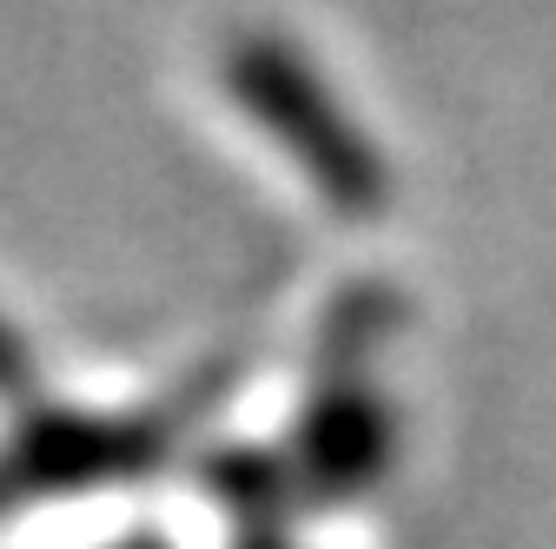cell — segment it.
<instances>
[{"instance_id": "2", "label": "cell", "mask_w": 556, "mask_h": 549, "mask_svg": "<svg viewBox=\"0 0 556 549\" xmlns=\"http://www.w3.org/2000/svg\"><path fill=\"white\" fill-rule=\"evenodd\" d=\"M166 437H173L166 418H80V410H60V418H27L0 470H8L14 497L60 490V484H113V476L153 463Z\"/></svg>"}, {"instance_id": "3", "label": "cell", "mask_w": 556, "mask_h": 549, "mask_svg": "<svg viewBox=\"0 0 556 549\" xmlns=\"http://www.w3.org/2000/svg\"><path fill=\"white\" fill-rule=\"evenodd\" d=\"M391 457V410L371 391H338L312 410L305 424V484L318 497H352Z\"/></svg>"}, {"instance_id": "4", "label": "cell", "mask_w": 556, "mask_h": 549, "mask_svg": "<svg viewBox=\"0 0 556 549\" xmlns=\"http://www.w3.org/2000/svg\"><path fill=\"white\" fill-rule=\"evenodd\" d=\"M34 397V371H27V352L21 337L0 324V404H27Z\"/></svg>"}, {"instance_id": "5", "label": "cell", "mask_w": 556, "mask_h": 549, "mask_svg": "<svg viewBox=\"0 0 556 549\" xmlns=\"http://www.w3.org/2000/svg\"><path fill=\"white\" fill-rule=\"evenodd\" d=\"M132 549H166V542H132Z\"/></svg>"}, {"instance_id": "1", "label": "cell", "mask_w": 556, "mask_h": 549, "mask_svg": "<svg viewBox=\"0 0 556 549\" xmlns=\"http://www.w3.org/2000/svg\"><path fill=\"white\" fill-rule=\"evenodd\" d=\"M226 74H232V93L245 100V113L299 159V173H312V186L338 205L344 219H365L371 205L384 199L391 179H384L378 146L365 140V126H352L338 113L325 80L312 74V66L292 60V47L252 34V40L232 47Z\"/></svg>"}]
</instances>
